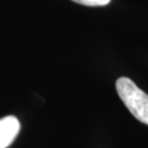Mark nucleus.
<instances>
[{"instance_id": "nucleus-3", "label": "nucleus", "mask_w": 148, "mask_h": 148, "mask_svg": "<svg viewBox=\"0 0 148 148\" xmlns=\"http://www.w3.org/2000/svg\"><path fill=\"white\" fill-rule=\"evenodd\" d=\"M79 5H89V7H101V5H108L111 0H73Z\"/></svg>"}, {"instance_id": "nucleus-2", "label": "nucleus", "mask_w": 148, "mask_h": 148, "mask_svg": "<svg viewBox=\"0 0 148 148\" xmlns=\"http://www.w3.org/2000/svg\"><path fill=\"white\" fill-rule=\"evenodd\" d=\"M20 132V122L13 115L0 119V148H7Z\"/></svg>"}, {"instance_id": "nucleus-1", "label": "nucleus", "mask_w": 148, "mask_h": 148, "mask_svg": "<svg viewBox=\"0 0 148 148\" xmlns=\"http://www.w3.org/2000/svg\"><path fill=\"white\" fill-rule=\"evenodd\" d=\"M116 91L128 111L139 122L148 125V95L140 90L134 81L121 77L116 80Z\"/></svg>"}]
</instances>
